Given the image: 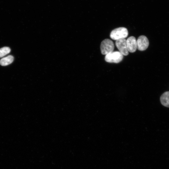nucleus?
I'll return each mask as SVG.
<instances>
[{
	"label": "nucleus",
	"mask_w": 169,
	"mask_h": 169,
	"mask_svg": "<svg viewBox=\"0 0 169 169\" xmlns=\"http://www.w3.org/2000/svg\"><path fill=\"white\" fill-rule=\"evenodd\" d=\"M128 33L127 29L125 27H119L115 28L111 32L110 38L113 40H117L126 38Z\"/></svg>",
	"instance_id": "f257e3e1"
},
{
	"label": "nucleus",
	"mask_w": 169,
	"mask_h": 169,
	"mask_svg": "<svg viewBox=\"0 0 169 169\" xmlns=\"http://www.w3.org/2000/svg\"><path fill=\"white\" fill-rule=\"evenodd\" d=\"M123 58V55L120 51H115L106 54L105 59L107 62L118 63L122 60Z\"/></svg>",
	"instance_id": "f03ea898"
},
{
	"label": "nucleus",
	"mask_w": 169,
	"mask_h": 169,
	"mask_svg": "<svg viewBox=\"0 0 169 169\" xmlns=\"http://www.w3.org/2000/svg\"><path fill=\"white\" fill-rule=\"evenodd\" d=\"M100 48L101 54L103 55H106L113 51L114 45L112 40L106 38L102 41Z\"/></svg>",
	"instance_id": "7ed1b4c3"
},
{
	"label": "nucleus",
	"mask_w": 169,
	"mask_h": 169,
	"mask_svg": "<svg viewBox=\"0 0 169 169\" xmlns=\"http://www.w3.org/2000/svg\"><path fill=\"white\" fill-rule=\"evenodd\" d=\"M126 40L125 38H122L116 40L115 42V45L119 51L125 56L129 54Z\"/></svg>",
	"instance_id": "20e7f679"
},
{
	"label": "nucleus",
	"mask_w": 169,
	"mask_h": 169,
	"mask_svg": "<svg viewBox=\"0 0 169 169\" xmlns=\"http://www.w3.org/2000/svg\"><path fill=\"white\" fill-rule=\"evenodd\" d=\"M137 49L141 51L146 50L149 45L147 38L145 36L141 35L138 38L137 41Z\"/></svg>",
	"instance_id": "39448f33"
},
{
	"label": "nucleus",
	"mask_w": 169,
	"mask_h": 169,
	"mask_svg": "<svg viewBox=\"0 0 169 169\" xmlns=\"http://www.w3.org/2000/svg\"><path fill=\"white\" fill-rule=\"evenodd\" d=\"M126 45L128 51L131 53L135 52L137 49L136 41L134 36L129 37L126 40Z\"/></svg>",
	"instance_id": "423d86ee"
},
{
	"label": "nucleus",
	"mask_w": 169,
	"mask_h": 169,
	"mask_svg": "<svg viewBox=\"0 0 169 169\" xmlns=\"http://www.w3.org/2000/svg\"><path fill=\"white\" fill-rule=\"evenodd\" d=\"M160 101L162 105L169 108V91H166L161 95Z\"/></svg>",
	"instance_id": "0eeeda50"
},
{
	"label": "nucleus",
	"mask_w": 169,
	"mask_h": 169,
	"mask_svg": "<svg viewBox=\"0 0 169 169\" xmlns=\"http://www.w3.org/2000/svg\"><path fill=\"white\" fill-rule=\"evenodd\" d=\"M13 56L9 55L3 58L0 60V64L3 66L8 65L12 63L13 61Z\"/></svg>",
	"instance_id": "6e6552de"
},
{
	"label": "nucleus",
	"mask_w": 169,
	"mask_h": 169,
	"mask_svg": "<svg viewBox=\"0 0 169 169\" xmlns=\"http://www.w3.org/2000/svg\"><path fill=\"white\" fill-rule=\"evenodd\" d=\"M10 52V49L7 47H3L0 49V58L2 57L9 54Z\"/></svg>",
	"instance_id": "1a4fd4ad"
}]
</instances>
